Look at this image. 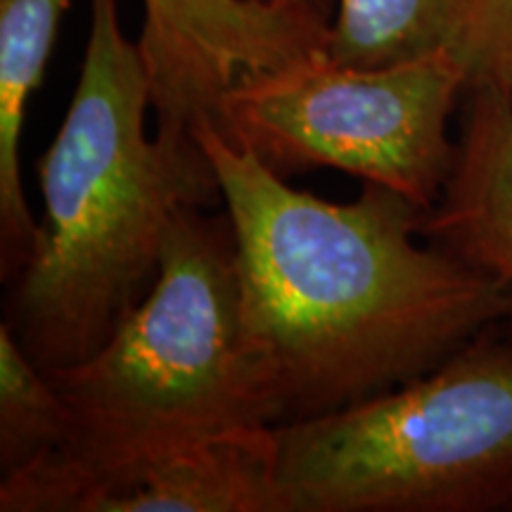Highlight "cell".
I'll use <instances>...</instances> for the list:
<instances>
[{"label": "cell", "mask_w": 512, "mask_h": 512, "mask_svg": "<svg viewBox=\"0 0 512 512\" xmlns=\"http://www.w3.org/2000/svg\"><path fill=\"white\" fill-rule=\"evenodd\" d=\"M192 136L233 226L242 330L275 425L399 387L512 320V285L422 245L425 211L396 190L363 183L356 200L328 202L228 143L211 117Z\"/></svg>", "instance_id": "1"}, {"label": "cell", "mask_w": 512, "mask_h": 512, "mask_svg": "<svg viewBox=\"0 0 512 512\" xmlns=\"http://www.w3.org/2000/svg\"><path fill=\"white\" fill-rule=\"evenodd\" d=\"M88 8L79 81L36 166L38 245L12 280L5 318L43 370L93 356L150 292L176 216L221 200L192 133L147 138L150 76L121 29L119 0Z\"/></svg>", "instance_id": "2"}, {"label": "cell", "mask_w": 512, "mask_h": 512, "mask_svg": "<svg viewBox=\"0 0 512 512\" xmlns=\"http://www.w3.org/2000/svg\"><path fill=\"white\" fill-rule=\"evenodd\" d=\"M69 413L60 451L0 479L3 512H72L95 486L202 441L275 425L242 330L228 214L183 209L157 280L93 356L46 370Z\"/></svg>", "instance_id": "3"}, {"label": "cell", "mask_w": 512, "mask_h": 512, "mask_svg": "<svg viewBox=\"0 0 512 512\" xmlns=\"http://www.w3.org/2000/svg\"><path fill=\"white\" fill-rule=\"evenodd\" d=\"M278 512H512V320L437 368L271 427Z\"/></svg>", "instance_id": "4"}, {"label": "cell", "mask_w": 512, "mask_h": 512, "mask_svg": "<svg viewBox=\"0 0 512 512\" xmlns=\"http://www.w3.org/2000/svg\"><path fill=\"white\" fill-rule=\"evenodd\" d=\"M467 86L470 67L453 48L366 69L323 46L240 79L214 124L275 174L339 169L430 211L456 162L448 124Z\"/></svg>", "instance_id": "5"}, {"label": "cell", "mask_w": 512, "mask_h": 512, "mask_svg": "<svg viewBox=\"0 0 512 512\" xmlns=\"http://www.w3.org/2000/svg\"><path fill=\"white\" fill-rule=\"evenodd\" d=\"M456 143L451 176L420 233L512 285V93L501 81L467 86Z\"/></svg>", "instance_id": "6"}, {"label": "cell", "mask_w": 512, "mask_h": 512, "mask_svg": "<svg viewBox=\"0 0 512 512\" xmlns=\"http://www.w3.org/2000/svg\"><path fill=\"white\" fill-rule=\"evenodd\" d=\"M72 512H278L271 427L152 460L86 491Z\"/></svg>", "instance_id": "7"}, {"label": "cell", "mask_w": 512, "mask_h": 512, "mask_svg": "<svg viewBox=\"0 0 512 512\" xmlns=\"http://www.w3.org/2000/svg\"><path fill=\"white\" fill-rule=\"evenodd\" d=\"M69 0H0V266L15 280L38 245L22 185V128Z\"/></svg>", "instance_id": "8"}, {"label": "cell", "mask_w": 512, "mask_h": 512, "mask_svg": "<svg viewBox=\"0 0 512 512\" xmlns=\"http://www.w3.org/2000/svg\"><path fill=\"white\" fill-rule=\"evenodd\" d=\"M460 0H339L325 50L351 67H392L453 48L460 53Z\"/></svg>", "instance_id": "9"}, {"label": "cell", "mask_w": 512, "mask_h": 512, "mask_svg": "<svg viewBox=\"0 0 512 512\" xmlns=\"http://www.w3.org/2000/svg\"><path fill=\"white\" fill-rule=\"evenodd\" d=\"M69 434V413L48 373L0 325V479L60 451Z\"/></svg>", "instance_id": "10"}, {"label": "cell", "mask_w": 512, "mask_h": 512, "mask_svg": "<svg viewBox=\"0 0 512 512\" xmlns=\"http://www.w3.org/2000/svg\"><path fill=\"white\" fill-rule=\"evenodd\" d=\"M463 38L460 55L470 67V83L498 79L512 60V0H460Z\"/></svg>", "instance_id": "11"}, {"label": "cell", "mask_w": 512, "mask_h": 512, "mask_svg": "<svg viewBox=\"0 0 512 512\" xmlns=\"http://www.w3.org/2000/svg\"><path fill=\"white\" fill-rule=\"evenodd\" d=\"M254 3H278V5H294V8L309 10L318 15L323 22H332L337 12L339 0H254Z\"/></svg>", "instance_id": "12"}, {"label": "cell", "mask_w": 512, "mask_h": 512, "mask_svg": "<svg viewBox=\"0 0 512 512\" xmlns=\"http://www.w3.org/2000/svg\"><path fill=\"white\" fill-rule=\"evenodd\" d=\"M498 81H501L503 86L508 88V91L512 93V60H510L508 64H505V69H503V72L498 74Z\"/></svg>", "instance_id": "13"}]
</instances>
